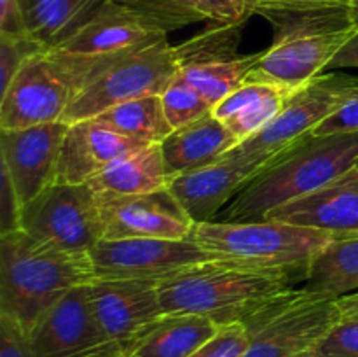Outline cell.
Here are the masks:
<instances>
[{
    "mask_svg": "<svg viewBox=\"0 0 358 357\" xmlns=\"http://www.w3.org/2000/svg\"><path fill=\"white\" fill-rule=\"evenodd\" d=\"M259 58H261V52H255V55H245L240 58L226 59V62L189 65L178 72L215 107L220 100L229 97L233 91L247 83Z\"/></svg>",
    "mask_w": 358,
    "mask_h": 357,
    "instance_id": "cell-27",
    "label": "cell"
},
{
    "mask_svg": "<svg viewBox=\"0 0 358 357\" xmlns=\"http://www.w3.org/2000/svg\"><path fill=\"white\" fill-rule=\"evenodd\" d=\"M105 62L58 49H44L28 58L0 94V130L62 121L77 93Z\"/></svg>",
    "mask_w": 358,
    "mask_h": 357,
    "instance_id": "cell-5",
    "label": "cell"
},
{
    "mask_svg": "<svg viewBox=\"0 0 358 357\" xmlns=\"http://www.w3.org/2000/svg\"><path fill=\"white\" fill-rule=\"evenodd\" d=\"M117 357H138V356H135V354H133V352H128V350H124V352L119 354Z\"/></svg>",
    "mask_w": 358,
    "mask_h": 357,
    "instance_id": "cell-43",
    "label": "cell"
},
{
    "mask_svg": "<svg viewBox=\"0 0 358 357\" xmlns=\"http://www.w3.org/2000/svg\"><path fill=\"white\" fill-rule=\"evenodd\" d=\"M261 0H199L201 10L210 23L245 24L255 14Z\"/></svg>",
    "mask_w": 358,
    "mask_h": 357,
    "instance_id": "cell-34",
    "label": "cell"
},
{
    "mask_svg": "<svg viewBox=\"0 0 358 357\" xmlns=\"http://www.w3.org/2000/svg\"><path fill=\"white\" fill-rule=\"evenodd\" d=\"M178 70L175 46L166 37L108 59L77 93L62 121L72 125L93 119L124 102L161 94Z\"/></svg>",
    "mask_w": 358,
    "mask_h": 357,
    "instance_id": "cell-6",
    "label": "cell"
},
{
    "mask_svg": "<svg viewBox=\"0 0 358 357\" xmlns=\"http://www.w3.org/2000/svg\"><path fill=\"white\" fill-rule=\"evenodd\" d=\"M292 91L264 83H245L220 100L212 114L222 121L241 142L266 128L285 105Z\"/></svg>",
    "mask_w": 358,
    "mask_h": 357,
    "instance_id": "cell-22",
    "label": "cell"
},
{
    "mask_svg": "<svg viewBox=\"0 0 358 357\" xmlns=\"http://www.w3.org/2000/svg\"><path fill=\"white\" fill-rule=\"evenodd\" d=\"M164 37L166 35L149 30L135 14L117 2L107 0L90 23L56 49L66 55L105 62Z\"/></svg>",
    "mask_w": 358,
    "mask_h": 357,
    "instance_id": "cell-19",
    "label": "cell"
},
{
    "mask_svg": "<svg viewBox=\"0 0 358 357\" xmlns=\"http://www.w3.org/2000/svg\"><path fill=\"white\" fill-rule=\"evenodd\" d=\"M115 357H117V356H115Z\"/></svg>",
    "mask_w": 358,
    "mask_h": 357,
    "instance_id": "cell-47",
    "label": "cell"
},
{
    "mask_svg": "<svg viewBox=\"0 0 358 357\" xmlns=\"http://www.w3.org/2000/svg\"><path fill=\"white\" fill-rule=\"evenodd\" d=\"M107 0H20L28 35L56 49L90 23Z\"/></svg>",
    "mask_w": 358,
    "mask_h": 357,
    "instance_id": "cell-23",
    "label": "cell"
},
{
    "mask_svg": "<svg viewBox=\"0 0 358 357\" xmlns=\"http://www.w3.org/2000/svg\"><path fill=\"white\" fill-rule=\"evenodd\" d=\"M96 119L121 135L150 146L161 144L173 132L164 114L161 94H149L119 104L96 115Z\"/></svg>",
    "mask_w": 358,
    "mask_h": 357,
    "instance_id": "cell-26",
    "label": "cell"
},
{
    "mask_svg": "<svg viewBox=\"0 0 358 357\" xmlns=\"http://www.w3.org/2000/svg\"><path fill=\"white\" fill-rule=\"evenodd\" d=\"M66 130L69 125L63 121L0 130L2 170L9 175L23 206L56 182Z\"/></svg>",
    "mask_w": 358,
    "mask_h": 357,
    "instance_id": "cell-12",
    "label": "cell"
},
{
    "mask_svg": "<svg viewBox=\"0 0 358 357\" xmlns=\"http://www.w3.org/2000/svg\"><path fill=\"white\" fill-rule=\"evenodd\" d=\"M339 308L343 312V317H352V315L358 314V290L348 296H343L338 300Z\"/></svg>",
    "mask_w": 358,
    "mask_h": 357,
    "instance_id": "cell-40",
    "label": "cell"
},
{
    "mask_svg": "<svg viewBox=\"0 0 358 357\" xmlns=\"http://www.w3.org/2000/svg\"><path fill=\"white\" fill-rule=\"evenodd\" d=\"M352 317H358V314H355V315H352Z\"/></svg>",
    "mask_w": 358,
    "mask_h": 357,
    "instance_id": "cell-45",
    "label": "cell"
},
{
    "mask_svg": "<svg viewBox=\"0 0 358 357\" xmlns=\"http://www.w3.org/2000/svg\"><path fill=\"white\" fill-rule=\"evenodd\" d=\"M21 205L13 184H10L9 175L6 170L0 174V237L14 233L21 230Z\"/></svg>",
    "mask_w": 358,
    "mask_h": 357,
    "instance_id": "cell-37",
    "label": "cell"
},
{
    "mask_svg": "<svg viewBox=\"0 0 358 357\" xmlns=\"http://www.w3.org/2000/svg\"><path fill=\"white\" fill-rule=\"evenodd\" d=\"M317 2H353V0H317Z\"/></svg>",
    "mask_w": 358,
    "mask_h": 357,
    "instance_id": "cell-44",
    "label": "cell"
},
{
    "mask_svg": "<svg viewBox=\"0 0 358 357\" xmlns=\"http://www.w3.org/2000/svg\"><path fill=\"white\" fill-rule=\"evenodd\" d=\"M241 31H243V24L210 23L194 37L175 46L178 66L184 69V66L199 65V63L240 58L241 55H238V48H240Z\"/></svg>",
    "mask_w": 358,
    "mask_h": 357,
    "instance_id": "cell-28",
    "label": "cell"
},
{
    "mask_svg": "<svg viewBox=\"0 0 358 357\" xmlns=\"http://www.w3.org/2000/svg\"><path fill=\"white\" fill-rule=\"evenodd\" d=\"M93 280L90 254L41 244L21 230L0 237V314L28 336L52 304Z\"/></svg>",
    "mask_w": 358,
    "mask_h": 357,
    "instance_id": "cell-1",
    "label": "cell"
},
{
    "mask_svg": "<svg viewBox=\"0 0 358 357\" xmlns=\"http://www.w3.org/2000/svg\"><path fill=\"white\" fill-rule=\"evenodd\" d=\"M220 326L192 314H163L147 326L128 352L138 357H191Z\"/></svg>",
    "mask_w": 358,
    "mask_h": 357,
    "instance_id": "cell-21",
    "label": "cell"
},
{
    "mask_svg": "<svg viewBox=\"0 0 358 357\" xmlns=\"http://www.w3.org/2000/svg\"><path fill=\"white\" fill-rule=\"evenodd\" d=\"M320 357H358V317H343L313 346Z\"/></svg>",
    "mask_w": 358,
    "mask_h": 357,
    "instance_id": "cell-33",
    "label": "cell"
},
{
    "mask_svg": "<svg viewBox=\"0 0 358 357\" xmlns=\"http://www.w3.org/2000/svg\"><path fill=\"white\" fill-rule=\"evenodd\" d=\"M358 69V31L339 49L338 55L329 63V69Z\"/></svg>",
    "mask_w": 358,
    "mask_h": 357,
    "instance_id": "cell-39",
    "label": "cell"
},
{
    "mask_svg": "<svg viewBox=\"0 0 358 357\" xmlns=\"http://www.w3.org/2000/svg\"><path fill=\"white\" fill-rule=\"evenodd\" d=\"M355 167H357V168H358V161H357V164H355Z\"/></svg>",
    "mask_w": 358,
    "mask_h": 357,
    "instance_id": "cell-46",
    "label": "cell"
},
{
    "mask_svg": "<svg viewBox=\"0 0 358 357\" xmlns=\"http://www.w3.org/2000/svg\"><path fill=\"white\" fill-rule=\"evenodd\" d=\"M355 91H358V77L348 74L329 72L315 77L287 98L280 114L262 132L238 144L226 156L269 163L294 142L310 135Z\"/></svg>",
    "mask_w": 358,
    "mask_h": 357,
    "instance_id": "cell-8",
    "label": "cell"
},
{
    "mask_svg": "<svg viewBox=\"0 0 358 357\" xmlns=\"http://www.w3.org/2000/svg\"><path fill=\"white\" fill-rule=\"evenodd\" d=\"M21 231L41 244L90 254L103 240L96 191L90 184L55 182L23 206Z\"/></svg>",
    "mask_w": 358,
    "mask_h": 357,
    "instance_id": "cell-7",
    "label": "cell"
},
{
    "mask_svg": "<svg viewBox=\"0 0 358 357\" xmlns=\"http://www.w3.org/2000/svg\"><path fill=\"white\" fill-rule=\"evenodd\" d=\"M269 163L224 156L208 167L175 175L168 182V189L194 224L208 223L231 196L240 192Z\"/></svg>",
    "mask_w": 358,
    "mask_h": 357,
    "instance_id": "cell-16",
    "label": "cell"
},
{
    "mask_svg": "<svg viewBox=\"0 0 358 357\" xmlns=\"http://www.w3.org/2000/svg\"><path fill=\"white\" fill-rule=\"evenodd\" d=\"M94 279L161 280L213 258L194 240L166 238H103L90 252Z\"/></svg>",
    "mask_w": 358,
    "mask_h": 357,
    "instance_id": "cell-10",
    "label": "cell"
},
{
    "mask_svg": "<svg viewBox=\"0 0 358 357\" xmlns=\"http://www.w3.org/2000/svg\"><path fill=\"white\" fill-rule=\"evenodd\" d=\"M161 102H163L164 114L173 130L189 125L213 111V105L194 86H191L180 76V72L164 88L161 93Z\"/></svg>",
    "mask_w": 358,
    "mask_h": 357,
    "instance_id": "cell-30",
    "label": "cell"
},
{
    "mask_svg": "<svg viewBox=\"0 0 358 357\" xmlns=\"http://www.w3.org/2000/svg\"><path fill=\"white\" fill-rule=\"evenodd\" d=\"M341 318L336 298L294 289L285 300L245 324L250 343L243 357H296L313 349Z\"/></svg>",
    "mask_w": 358,
    "mask_h": 357,
    "instance_id": "cell-9",
    "label": "cell"
},
{
    "mask_svg": "<svg viewBox=\"0 0 358 357\" xmlns=\"http://www.w3.org/2000/svg\"><path fill=\"white\" fill-rule=\"evenodd\" d=\"M250 343L247 326H220L219 331L206 343H203L191 357H243Z\"/></svg>",
    "mask_w": 358,
    "mask_h": 357,
    "instance_id": "cell-32",
    "label": "cell"
},
{
    "mask_svg": "<svg viewBox=\"0 0 358 357\" xmlns=\"http://www.w3.org/2000/svg\"><path fill=\"white\" fill-rule=\"evenodd\" d=\"M28 338L37 357H115L124 352L101 329L91 304L90 284L52 304Z\"/></svg>",
    "mask_w": 358,
    "mask_h": 357,
    "instance_id": "cell-11",
    "label": "cell"
},
{
    "mask_svg": "<svg viewBox=\"0 0 358 357\" xmlns=\"http://www.w3.org/2000/svg\"><path fill=\"white\" fill-rule=\"evenodd\" d=\"M266 219L327 231L334 237L358 234V168L271 210Z\"/></svg>",
    "mask_w": 358,
    "mask_h": 357,
    "instance_id": "cell-17",
    "label": "cell"
},
{
    "mask_svg": "<svg viewBox=\"0 0 358 357\" xmlns=\"http://www.w3.org/2000/svg\"><path fill=\"white\" fill-rule=\"evenodd\" d=\"M341 133H358V91L352 94L341 107L322 121L310 135H341Z\"/></svg>",
    "mask_w": 358,
    "mask_h": 357,
    "instance_id": "cell-35",
    "label": "cell"
},
{
    "mask_svg": "<svg viewBox=\"0 0 358 357\" xmlns=\"http://www.w3.org/2000/svg\"><path fill=\"white\" fill-rule=\"evenodd\" d=\"M114 2L135 14L149 30L163 35L206 20L199 0H114Z\"/></svg>",
    "mask_w": 358,
    "mask_h": 357,
    "instance_id": "cell-29",
    "label": "cell"
},
{
    "mask_svg": "<svg viewBox=\"0 0 358 357\" xmlns=\"http://www.w3.org/2000/svg\"><path fill=\"white\" fill-rule=\"evenodd\" d=\"M301 290L324 298L348 296L358 290V234L336 237L310 262Z\"/></svg>",
    "mask_w": 358,
    "mask_h": 357,
    "instance_id": "cell-25",
    "label": "cell"
},
{
    "mask_svg": "<svg viewBox=\"0 0 358 357\" xmlns=\"http://www.w3.org/2000/svg\"><path fill=\"white\" fill-rule=\"evenodd\" d=\"M90 296L103 332L122 350H128L140 332L163 315L157 280L94 279Z\"/></svg>",
    "mask_w": 358,
    "mask_h": 357,
    "instance_id": "cell-14",
    "label": "cell"
},
{
    "mask_svg": "<svg viewBox=\"0 0 358 357\" xmlns=\"http://www.w3.org/2000/svg\"><path fill=\"white\" fill-rule=\"evenodd\" d=\"M98 195V192H96ZM103 238H166L185 240L194 230L170 189L128 196L98 195Z\"/></svg>",
    "mask_w": 358,
    "mask_h": 357,
    "instance_id": "cell-13",
    "label": "cell"
},
{
    "mask_svg": "<svg viewBox=\"0 0 358 357\" xmlns=\"http://www.w3.org/2000/svg\"><path fill=\"white\" fill-rule=\"evenodd\" d=\"M168 182L170 177L164 167L161 146L154 144L114 161L87 184L98 195L128 196L164 189L168 188Z\"/></svg>",
    "mask_w": 358,
    "mask_h": 357,
    "instance_id": "cell-24",
    "label": "cell"
},
{
    "mask_svg": "<svg viewBox=\"0 0 358 357\" xmlns=\"http://www.w3.org/2000/svg\"><path fill=\"white\" fill-rule=\"evenodd\" d=\"M149 146L121 135L96 118L72 122L63 140L56 182L87 184L108 164Z\"/></svg>",
    "mask_w": 358,
    "mask_h": 357,
    "instance_id": "cell-18",
    "label": "cell"
},
{
    "mask_svg": "<svg viewBox=\"0 0 358 357\" xmlns=\"http://www.w3.org/2000/svg\"><path fill=\"white\" fill-rule=\"evenodd\" d=\"M0 35L14 38L30 37L20 0H0Z\"/></svg>",
    "mask_w": 358,
    "mask_h": 357,
    "instance_id": "cell-38",
    "label": "cell"
},
{
    "mask_svg": "<svg viewBox=\"0 0 358 357\" xmlns=\"http://www.w3.org/2000/svg\"><path fill=\"white\" fill-rule=\"evenodd\" d=\"M357 161L358 133L304 136L282 150L238 192L224 220L266 219L271 210L355 168Z\"/></svg>",
    "mask_w": 358,
    "mask_h": 357,
    "instance_id": "cell-3",
    "label": "cell"
},
{
    "mask_svg": "<svg viewBox=\"0 0 358 357\" xmlns=\"http://www.w3.org/2000/svg\"><path fill=\"white\" fill-rule=\"evenodd\" d=\"M238 144L236 135L210 112L173 130L159 146L168 177L171 178L217 163Z\"/></svg>",
    "mask_w": 358,
    "mask_h": 357,
    "instance_id": "cell-20",
    "label": "cell"
},
{
    "mask_svg": "<svg viewBox=\"0 0 358 357\" xmlns=\"http://www.w3.org/2000/svg\"><path fill=\"white\" fill-rule=\"evenodd\" d=\"M189 238L217 262L304 276L315 255L336 237L327 231L262 219L248 223L208 220L196 224Z\"/></svg>",
    "mask_w": 358,
    "mask_h": 357,
    "instance_id": "cell-4",
    "label": "cell"
},
{
    "mask_svg": "<svg viewBox=\"0 0 358 357\" xmlns=\"http://www.w3.org/2000/svg\"><path fill=\"white\" fill-rule=\"evenodd\" d=\"M292 276L205 262L161 280V307L163 314L201 315L219 326L247 324L296 289Z\"/></svg>",
    "mask_w": 358,
    "mask_h": 357,
    "instance_id": "cell-2",
    "label": "cell"
},
{
    "mask_svg": "<svg viewBox=\"0 0 358 357\" xmlns=\"http://www.w3.org/2000/svg\"><path fill=\"white\" fill-rule=\"evenodd\" d=\"M0 357H37L27 332L3 314H0Z\"/></svg>",
    "mask_w": 358,
    "mask_h": 357,
    "instance_id": "cell-36",
    "label": "cell"
},
{
    "mask_svg": "<svg viewBox=\"0 0 358 357\" xmlns=\"http://www.w3.org/2000/svg\"><path fill=\"white\" fill-rule=\"evenodd\" d=\"M355 34H301L273 38L261 52L247 83H264L297 91L322 76L339 49Z\"/></svg>",
    "mask_w": 358,
    "mask_h": 357,
    "instance_id": "cell-15",
    "label": "cell"
},
{
    "mask_svg": "<svg viewBox=\"0 0 358 357\" xmlns=\"http://www.w3.org/2000/svg\"><path fill=\"white\" fill-rule=\"evenodd\" d=\"M350 6H352V18H353V23L357 24L358 28V0H353V2H350Z\"/></svg>",
    "mask_w": 358,
    "mask_h": 357,
    "instance_id": "cell-41",
    "label": "cell"
},
{
    "mask_svg": "<svg viewBox=\"0 0 358 357\" xmlns=\"http://www.w3.org/2000/svg\"><path fill=\"white\" fill-rule=\"evenodd\" d=\"M296 357H320V356H318V354L315 352L313 349H310V350H306V352L299 354V356H296Z\"/></svg>",
    "mask_w": 358,
    "mask_h": 357,
    "instance_id": "cell-42",
    "label": "cell"
},
{
    "mask_svg": "<svg viewBox=\"0 0 358 357\" xmlns=\"http://www.w3.org/2000/svg\"><path fill=\"white\" fill-rule=\"evenodd\" d=\"M41 51L44 48L31 37L14 38L0 35V94L9 88L23 63Z\"/></svg>",
    "mask_w": 358,
    "mask_h": 357,
    "instance_id": "cell-31",
    "label": "cell"
}]
</instances>
